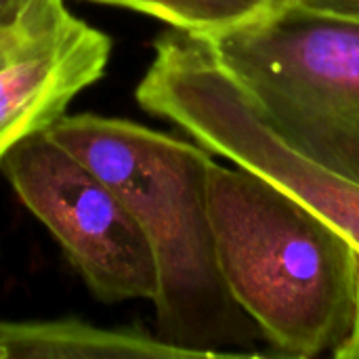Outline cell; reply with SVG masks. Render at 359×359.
<instances>
[{
    "label": "cell",
    "instance_id": "obj_1",
    "mask_svg": "<svg viewBox=\"0 0 359 359\" xmlns=\"http://www.w3.org/2000/svg\"><path fill=\"white\" fill-rule=\"evenodd\" d=\"M126 204L156 261L158 337L196 359L257 355L261 330L233 301L208 212L215 154L122 118L61 116L44 130Z\"/></svg>",
    "mask_w": 359,
    "mask_h": 359
},
{
    "label": "cell",
    "instance_id": "obj_2",
    "mask_svg": "<svg viewBox=\"0 0 359 359\" xmlns=\"http://www.w3.org/2000/svg\"><path fill=\"white\" fill-rule=\"evenodd\" d=\"M208 212L219 267L261 337L288 358L332 353L355 313L359 252L267 177L215 162Z\"/></svg>",
    "mask_w": 359,
    "mask_h": 359
},
{
    "label": "cell",
    "instance_id": "obj_3",
    "mask_svg": "<svg viewBox=\"0 0 359 359\" xmlns=\"http://www.w3.org/2000/svg\"><path fill=\"white\" fill-rule=\"evenodd\" d=\"M210 42L290 149L359 185V19L280 0Z\"/></svg>",
    "mask_w": 359,
    "mask_h": 359
},
{
    "label": "cell",
    "instance_id": "obj_4",
    "mask_svg": "<svg viewBox=\"0 0 359 359\" xmlns=\"http://www.w3.org/2000/svg\"><path fill=\"white\" fill-rule=\"evenodd\" d=\"M135 97L196 143L278 183L334 225L359 252V185L290 149L219 61L208 36L166 29Z\"/></svg>",
    "mask_w": 359,
    "mask_h": 359
},
{
    "label": "cell",
    "instance_id": "obj_5",
    "mask_svg": "<svg viewBox=\"0 0 359 359\" xmlns=\"http://www.w3.org/2000/svg\"><path fill=\"white\" fill-rule=\"evenodd\" d=\"M0 168L99 301L154 299L151 246L122 198L90 166L38 133L13 147Z\"/></svg>",
    "mask_w": 359,
    "mask_h": 359
},
{
    "label": "cell",
    "instance_id": "obj_6",
    "mask_svg": "<svg viewBox=\"0 0 359 359\" xmlns=\"http://www.w3.org/2000/svg\"><path fill=\"white\" fill-rule=\"evenodd\" d=\"M111 55V40L63 0H34L0 25V164L21 141L44 133Z\"/></svg>",
    "mask_w": 359,
    "mask_h": 359
},
{
    "label": "cell",
    "instance_id": "obj_7",
    "mask_svg": "<svg viewBox=\"0 0 359 359\" xmlns=\"http://www.w3.org/2000/svg\"><path fill=\"white\" fill-rule=\"evenodd\" d=\"M0 359H196L141 330L99 328L82 320L4 322Z\"/></svg>",
    "mask_w": 359,
    "mask_h": 359
},
{
    "label": "cell",
    "instance_id": "obj_8",
    "mask_svg": "<svg viewBox=\"0 0 359 359\" xmlns=\"http://www.w3.org/2000/svg\"><path fill=\"white\" fill-rule=\"evenodd\" d=\"M90 2L130 8L143 15H151L168 23L170 27L210 38L265 13L280 0H90Z\"/></svg>",
    "mask_w": 359,
    "mask_h": 359
},
{
    "label": "cell",
    "instance_id": "obj_9",
    "mask_svg": "<svg viewBox=\"0 0 359 359\" xmlns=\"http://www.w3.org/2000/svg\"><path fill=\"white\" fill-rule=\"evenodd\" d=\"M332 358L337 359H359V276H358V299H355V313L349 334L343 339V343L332 351Z\"/></svg>",
    "mask_w": 359,
    "mask_h": 359
},
{
    "label": "cell",
    "instance_id": "obj_10",
    "mask_svg": "<svg viewBox=\"0 0 359 359\" xmlns=\"http://www.w3.org/2000/svg\"><path fill=\"white\" fill-rule=\"evenodd\" d=\"M297 2L318 11H328V13L359 19V0H297Z\"/></svg>",
    "mask_w": 359,
    "mask_h": 359
},
{
    "label": "cell",
    "instance_id": "obj_11",
    "mask_svg": "<svg viewBox=\"0 0 359 359\" xmlns=\"http://www.w3.org/2000/svg\"><path fill=\"white\" fill-rule=\"evenodd\" d=\"M34 0H0V25L17 19Z\"/></svg>",
    "mask_w": 359,
    "mask_h": 359
}]
</instances>
